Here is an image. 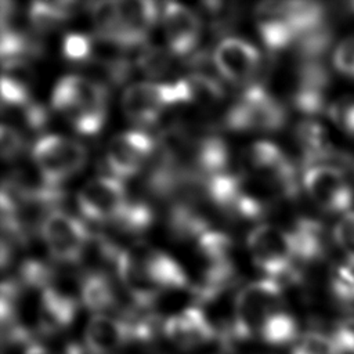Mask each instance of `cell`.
I'll use <instances>...</instances> for the list:
<instances>
[{
	"label": "cell",
	"instance_id": "1",
	"mask_svg": "<svg viewBox=\"0 0 354 354\" xmlns=\"http://www.w3.org/2000/svg\"><path fill=\"white\" fill-rule=\"evenodd\" d=\"M115 266L123 286L144 310L163 292L188 285L187 274L174 259L142 242L122 250Z\"/></svg>",
	"mask_w": 354,
	"mask_h": 354
},
{
	"label": "cell",
	"instance_id": "2",
	"mask_svg": "<svg viewBox=\"0 0 354 354\" xmlns=\"http://www.w3.org/2000/svg\"><path fill=\"white\" fill-rule=\"evenodd\" d=\"M108 91L100 82L66 75L54 86L53 108L80 134H95L106 116Z\"/></svg>",
	"mask_w": 354,
	"mask_h": 354
},
{
	"label": "cell",
	"instance_id": "3",
	"mask_svg": "<svg viewBox=\"0 0 354 354\" xmlns=\"http://www.w3.org/2000/svg\"><path fill=\"white\" fill-rule=\"evenodd\" d=\"M241 176L267 187L277 198H295L299 178L295 165L270 141L249 145L241 158Z\"/></svg>",
	"mask_w": 354,
	"mask_h": 354
},
{
	"label": "cell",
	"instance_id": "4",
	"mask_svg": "<svg viewBox=\"0 0 354 354\" xmlns=\"http://www.w3.org/2000/svg\"><path fill=\"white\" fill-rule=\"evenodd\" d=\"M282 285L271 278L248 283L235 296L230 336L238 340L260 336L266 321L281 311Z\"/></svg>",
	"mask_w": 354,
	"mask_h": 354
},
{
	"label": "cell",
	"instance_id": "5",
	"mask_svg": "<svg viewBox=\"0 0 354 354\" xmlns=\"http://www.w3.org/2000/svg\"><path fill=\"white\" fill-rule=\"evenodd\" d=\"M248 249L254 266L264 271L267 278L285 283H299L303 279L296 266L289 231L271 224H261L248 236Z\"/></svg>",
	"mask_w": 354,
	"mask_h": 354
},
{
	"label": "cell",
	"instance_id": "6",
	"mask_svg": "<svg viewBox=\"0 0 354 354\" xmlns=\"http://www.w3.org/2000/svg\"><path fill=\"white\" fill-rule=\"evenodd\" d=\"M286 108L263 86L243 90L224 116V126L234 131H277L286 123Z\"/></svg>",
	"mask_w": 354,
	"mask_h": 354
},
{
	"label": "cell",
	"instance_id": "7",
	"mask_svg": "<svg viewBox=\"0 0 354 354\" xmlns=\"http://www.w3.org/2000/svg\"><path fill=\"white\" fill-rule=\"evenodd\" d=\"M32 158L43 183L59 188L61 183L83 169L87 152L72 138L48 134L35 142Z\"/></svg>",
	"mask_w": 354,
	"mask_h": 354
},
{
	"label": "cell",
	"instance_id": "8",
	"mask_svg": "<svg viewBox=\"0 0 354 354\" xmlns=\"http://www.w3.org/2000/svg\"><path fill=\"white\" fill-rule=\"evenodd\" d=\"M178 102H189V88L185 79L173 83H134L126 88L122 97L124 115L137 124H152L166 106Z\"/></svg>",
	"mask_w": 354,
	"mask_h": 354
},
{
	"label": "cell",
	"instance_id": "9",
	"mask_svg": "<svg viewBox=\"0 0 354 354\" xmlns=\"http://www.w3.org/2000/svg\"><path fill=\"white\" fill-rule=\"evenodd\" d=\"M303 185L310 199L324 212L343 213L354 205V188L337 166L321 163L307 167Z\"/></svg>",
	"mask_w": 354,
	"mask_h": 354
},
{
	"label": "cell",
	"instance_id": "10",
	"mask_svg": "<svg viewBox=\"0 0 354 354\" xmlns=\"http://www.w3.org/2000/svg\"><path fill=\"white\" fill-rule=\"evenodd\" d=\"M40 234L51 257L61 263H77L88 243L86 225L76 217L57 209L44 216L40 223Z\"/></svg>",
	"mask_w": 354,
	"mask_h": 354
},
{
	"label": "cell",
	"instance_id": "11",
	"mask_svg": "<svg viewBox=\"0 0 354 354\" xmlns=\"http://www.w3.org/2000/svg\"><path fill=\"white\" fill-rule=\"evenodd\" d=\"M127 203L126 188L116 177H95L87 181L77 194L80 213L97 223L113 224Z\"/></svg>",
	"mask_w": 354,
	"mask_h": 354
},
{
	"label": "cell",
	"instance_id": "12",
	"mask_svg": "<svg viewBox=\"0 0 354 354\" xmlns=\"http://www.w3.org/2000/svg\"><path fill=\"white\" fill-rule=\"evenodd\" d=\"M155 149V141L142 131H124L106 145L105 162L116 178H127L138 173Z\"/></svg>",
	"mask_w": 354,
	"mask_h": 354
},
{
	"label": "cell",
	"instance_id": "13",
	"mask_svg": "<svg viewBox=\"0 0 354 354\" xmlns=\"http://www.w3.org/2000/svg\"><path fill=\"white\" fill-rule=\"evenodd\" d=\"M330 75L322 61H300L290 102L304 115H318L326 108Z\"/></svg>",
	"mask_w": 354,
	"mask_h": 354
},
{
	"label": "cell",
	"instance_id": "14",
	"mask_svg": "<svg viewBox=\"0 0 354 354\" xmlns=\"http://www.w3.org/2000/svg\"><path fill=\"white\" fill-rule=\"evenodd\" d=\"M260 53L249 41L238 37H227L214 50L213 61L227 80L245 84L250 82L260 66Z\"/></svg>",
	"mask_w": 354,
	"mask_h": 354
},
{
	"label": "cell",
	"instance_id": "15",
	"mask_svg": "<svg viewBox=\"0 0 354 354\" xmlns=\"http://www.w3.org/2000/svg\"><path fill=\"white\" fill-rule=\"evenodd\" d=\"M165 336L183 350H195L217 336L214 325L201 307H187L162 325Z\"/></svg>",
	"mask_w": 354,
	"mask_h": 354
},
{
	"label": "cell",
	"instance_id": "16",
	"mask_svg": "<svg viewBox=\"0 0 354 354\" xmlns=\"http://www.w3.org/2000/svg\"><path fill=\"white\" fill-rule=\"evenodd\" d=\"M163 30L169 50L176 57H188L201 39L202 22L189 8L167 3L163 11Z\"/></svg>",
	"mask_w": 354,
	"mask_h": 354
},
{
	"label": "cell",
	"instance_id": "17",
	"mask_svg": "<svg viewBox=\"0 0 354 354\" xmlns=\"http://www.w3.org/2000/svg\"><path fill=\"white\" fill-rule=\"evenodd\" d=\"M118 11L116 44L123 50L142 46L156 21V4L145 0H123L118 1Z\"/></svg>",
	"mask_w": 354,
	"mask_h": 354
},
{
	"label": "cell",
	"instance_id": "18",
	"mask_svg": "<svg viewBox=\"0 0 354 354\" xmlns=\"http://www.w3.org/2000/svg\"><path fill=\"white\" fill-rule=\"evenodd\" d=\"M77 297L55 283L40 290L37 326L43 333H54L72 324L77 313Z\"/></svg>",
	"mask_w": 354,
	"mask_h": 354
},
{
	"label": "cell",
	"instance_id": "19",
	"mask_svg": "<svg viewBox=\"0 0 354 354\" xmlns=\"http://www.w3.org/2000/svg\"><path fill=\"white\" fill-rule=\"evenodd\" d=\"M256 26L270 51H281L296 43V32L286 15V1H264L254 10Z\"/></svg>",
	"mask_w": 354,
	"mask_h": 354
},
{
	"label": "cell",
	"instance_id": "20",
	"mask_svg": "<svg viewBox=\"0 0 354 354\" xmlns=\"http://www.w3.org/2000/svg\"><path fill=\"white\" fill-rule=\"evenodd\" d=\"M129 342V328L122 318L95 314L86 325L84 346L93 354H113Z\"/></svg>",
	"mask_w": 354,
	"mask_h": 354
},
{
	"label": "cell",
	"instance_id": "21",
	"mask_svg": "<svg viewBox=\"0 0 354 354\" xmlns=\"http://www.w3.org/2000/svg\"><path fill=\"white\" fill-rule=\"evenodd\" d=\"M295 138L301 155L304 169L321 165L328 159H337L325 127L314 120H303L296 126Z\"/></svg>",
	"mask_w": 354,
	"mask_h": 354
},
{
	"label": "cell",
	"instance_id": "22",
	"mask_svg": "<svg viewBox=\"0 0 354 354\" xmlns=\"http://www.w3.org/2000/svg\"><path fill=\"white\" fill-rule=\"evenodd\" d=\"M296 261L313 263L321 260L326 252L324 228L319 221L313 218H299L289 230Z\"/></svg>",
	"mask_w": 354,
	"mask_h": 354
},
{
	"label": "cell",
	"instance_id": "23",
	"mask_svg": "<svg viewBox=\"0 0 354 354\" xmlns=\"http://www.w3.org/2000/svg\"><path fill=\"white\" fill-rule=\"evenodd\" d=\"M80 299L83 304L93 311H106L116 306L118 297L108 275L95 271L88 272L80 281Z\"/></svg>",
	"mask_w": 354,
	"mask_h": 354
},
{
	"label": "cell",
	"instance_id": "24",
	"mask_svg": "<svg viewBox=\"0 0 354 354\" xmlns=\"http://www.w3.org/2000/svg\"><path fill=\"white\" fill-rule=\"evenodd\" d=\"M77 7L75 1H35L28 11L29 22L39 32L51 30L69 19Z\"/></svg>",
	"mask_w": 354,
	"mask_h": 354
},
{
	"label": "cell",
	"instance_id": "25",
	"mask_svg": "<svg viewBox=\"0 0 354 354\" xmlns=\"http://www.w3.org/2000/svg\"><path fill=\"white\" fill-rule=\"evenodd\" d=\"M329 292L336 303L354 313V260L346 259L332 267Z\"/></svg>",
	"mask_w": 354,
	"mask_h": 354
},
{
	"label": "cell",
	"instance_id": "26",
	"mask_svg": "<svg viewBox=\"0 0 354 354\" xmlns=\"http://www.w3.org/2000/svg\"><path fill=\"white\" fill-rule=\"evenodd\" d=\"M260 337L270 346L290 344L299 337V324L290 314L281 310L266 321Z\"/></svg>",
	"mask_w": 354,
	"mask_h": 354
},
{
	"label": "cell",
	"instance_id": "27",
	"mask_svg": "<svg viewBox=\"0 0 354 354\" xmlns=\"http://www.w3.org/2000/svg\"><path fill=\"white\" fill-rule=\"evenodd\" d=\"M189 88V102L201 106H213L224 98L221 83L205 73L196 72L185 77Z\"/></svg>",
	"mask_w": 354,
	"mask_h": 354
},
{
	"label": "cell",
	"instance_id": "28",
	"mask_svg": "<svg viewBox=\"0 0 354 354\" xmlns=\"http://www.w3.org/2000/svg\"><path fill=\"white\" fill-rule=\"evenodd\" d=\"M90 11L97 39L116 44V33L119 24L118 1H95L91 4Z\"/></svg>",
	"mask_w": 354,
	"mask_h": 354
},
{
	"label": "cell",
	"instance_id": "29",
	"mask_svg": "<svg viewBox=\"0 0 354 354\" xmlns=\"http://www.w3.org/2000/svg\"><path fill=\"white\" fill-rule=\"evenodd\" d=\"M153 220L152 210L144 202H129L113 225L122 232H142Z\"/></svg>",
	"mask_w": 354,
	"mask_h": 354
},
{
	"label": "cell",
	"instance_id": "30",
	"mask_svg": "<svg viewBox=\"0 0 354 354\" xmlns=\"http://www.w3.org/2000/svg\"><path fill=\"white\" fill-rule=\"evenodd\" d=\"M292 354H342L330 335L308 330L296 342Z\"/></svg>",
	"mask_w": 354,
	"mask_h": 354
},
{
	"label": "cell",
	"instance_id": "31",
	"mask_svg": "<svg viewBox=\"0 0 354 354\" xmlns=\"http://www.w3.org/2000/svg\"><path fill=\"white\" fill-rule=\"evenodd\" d=\"M94 40L83 33H68L62 40V55L72 62H88L93 58Z\"/></svg>",
	"mask_w": 354,
	"mask_h": 354
},
{
	"label": "cell",
	"instance_id": "32",
	"mask_svg": "<svg viewBox=\"0 0 354 354\" xmlns=\"http://www.w3.org/2000/svg\"><path fill=\"white\" fill-rule=\"evenodd\" d=\"M137 64L148 76H162L170 65V55L158 47H147L138 55Z\"/></svg>",
	"mask_w": 354,
	"mask_h": 354
},
{
	"label": "cell",
	"instance_id": "33",
	"mask_svg": "<svg viewBox=\"0 0 354 354\" xmlns=\"http://www.w3.org/2000/svg\"><path fill=\"white\" fill-rule=\"evenodd\" d=\"M1 100L10 106H25L29 100V84L15 77L1 76Z\"/></svg>",
	"mask_w": 354,
	"mask_h": 354
},
{
	"label": "cell",
	"instance_id": "34",
	"mask_svg": "<svg viewBox=\"0 0 354 354\" xmlns=\"http://www.w3.org/2000/svg\"><path fill=\"white\" fill-rule=\"evenodd\" d=\"M329 335L342 354H354V313L336 321Z\"/></svg>",
	"mask_w": 354,
	"mask_h": 354
},
{
	"label": "cell",
	"instance_id": "35",
	"mask_svg": "<svg viewBox=\"0 0 354 354\" xmlns=\"http://www.w3.org/2000/svg\"><path fill=\"white\" fill-rule=\"evenodd\" d=\"M333 239L347 259L354 260V212L344 214L333 230Z\"/></svg>",
	"mask_w": 354,
	"mask_h": 354
},
{
	"label": "cell",
	"instance_id": "36",
	"mask_svg": "<svg viewBox=\"0 0 354 354\" xmlns=\"http://www.w3.org/2000/svg\"><path fill=\"white\" fill-rule=\"evenodd\" d=\"M329 116L344 133L354 137V98H342L332 104Z\"/></svg>",
	"mask_w": 354,
	"mask_h": 354
},
{
	"label": "cell",
	"instance_id": "37",
	"mask_svg": "<svg viewBox=\"0 0 354 354\" xmlns=\"http://www.w3.org/2000/svg\"><path fill=\"white\" fill-rule=\"evenodd\" d=\"M333 65L342 75L354 79V36L344 39L335 48Z\"/></svg>",
	"mask_w": 354,
	"mask_h": 354
},
{
	"label": "cell",
	"instance_id": "38",
	"mask_svg": "<svg viewBox=\"0 0 354 354\" xmlns=\"http://www.w3.org/2000/svg\"><path fill=\"white\" fill-rule=\"evenodd\" d=\"M1 156L7 160H12L21 155L24 149V138L14 127L3 124L0 136Z\"/></svg>",
	"mask_w": 354,
	"mask_h": 354
},
{
	"label": "cell",
	"instance_id": "39",
	"mask_svg": "<svg viewBox=\"0 0 354 354\" xmlns=\"http://www.w3.org/2000/svg\"><path fill=\"white\" fill-rule=\"evenodd\" d=\"M64 354H93L84 344H77V343H71L66 346Z\"/></svg>",
	"mask_w": 354,
	"mask_h": 354
}]
</instances>
